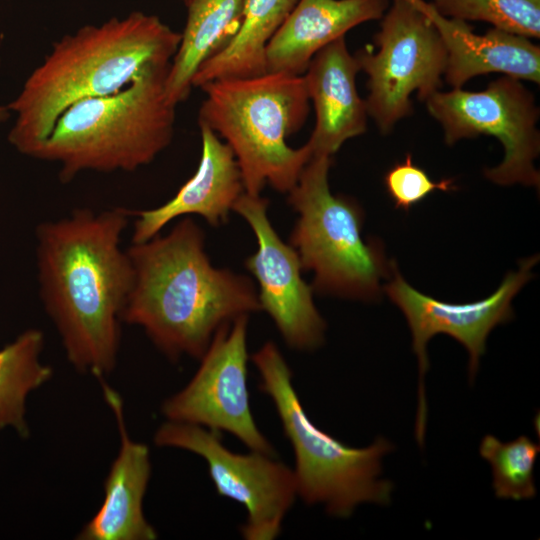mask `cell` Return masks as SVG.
<instances>
[{"label":"cell","instance_id":"obj_21","mask_svg":"<svg viewBox=\"0 0 540 540\" xmlns=\"http://www.w3.org/2000/svg\"><path fill=\"white\" fill-rule=\"evenodd\" d=\"M43 347V333L31 328L0 350V431L11 428L29 436L27 397L52 377V368L40 358Z\"/></svg>","mask_w":540,"mask_h":540},{"label":"cell","instance_id":"obj_5","mask_svg":"<svg viewBox=\"0 0 540 540\" xmlns=\"http://www.w3.org/2000/svg\"><path fill=\"white\" fill-rule=\"evenodd\" d=\"M198 124L226 140L238 163L245 193L260 195L268 183L289 192L312 157L305 143L286 139L305 123L309 96L303 75L266 73L208 82Z\"/></svg>","mask_w":540,"mask_h":540},{"label":"cell","instance_id":"obj_4","mask_svg":"<svg viewBox=\"0 0 540 540\" xmlns=\"http://www.w3.org/2000/svg\"><path fill=\"white\" fill-rule=\"evenodd\" d=\"M170 65L149 64L121 90L70 105L33 158L59 164L62 183L84 171L132 172L151 163L174 135L176 106L165 93Z\"/></svg>","mask_w":540,"mask_h":540},{"label":"cell","instance_id":"obj_23","mask_svg":"<svg viewBox=\"0 0 540 540\" xmlns=\"http://www.w3.org/2000/svg\"><path fill=\"white\" fill-rule=\"evenodd\" d=\"M431 4L447 18L487 22L529 39L540 37V0H432Z\"/></svg>","mask_w":540,"mask_h":540},{"label":"cell","instance_id":"obj_22","mask_svg":"<svg viewBox=\"0 0 540 540\" xmlns=\"http://www.w3.org/2000/svg\"><path fill=\"white\" fill-rule=\"evenodd\" d=\"M539 452V444L525 435L509 442L484 436L479 453L491 466L497 498L520 501L536 496L534 465Z\"/></svg>","mask_w":540,"mask_h":540},{"label":"cell","instance_id":"obj_8","mask_svg":"<svg viewBox=\"0 0 540 540\" xmlns=\"http://www.w3.org/2000/svg\"><path fill=\"white\" fill-rule=\"evenodd\" d=\"M370 45L354 56L367 76L368 117L382 134L413 112L411 95L425 102L442 87L447 52L428 16L409 0H393Z\"/></svg>","mask_w":540,"mask_h":540},{"label":"cell","instance_id":"obj_24","mask_svg":"<svg viewBox=\"0 0 540 540\" xmlns=\"http://www.w3.org/2000/svg\"><path fill=\"white\" fill-rule=\"evenodd\" d=\"M384 185L395 207L405 211L435 191L449 192L457 189L454 179H431L424 169L413 163L411 154H406L404 161L394 164L386 172Z\"/></svg>","mask_w":540,"mask_h":540},{"label":"cell","instance_id":"obj_19","mask_svg":"<svg viewBox=\"0 0 540 540\" xmlns=\"http://www.w3.org/2000/svg\"><path fill=\"white\" fill-rule=\"evenodd\" d=\"M298 0H245L236 33L198 69L193 87L267 73L266 48Z\"/></svg>","mask_w":540,"mask_h":540},{"label":"cell","instance_id":"obj_1","mask_svg":"<svg viewBox=\"0 0 540 540\" xmlns=\"http://www.w3.org/2000/svg\"><path fill=\"white\" fill-rule=\"evenodd\" d=\"M131 211L79 208L36 228L39 295L67 360L100 381L117 362L133 269L121 238Z\"/></svg>","mask_w":540,"mask_h":540},{"label":"cell","instance_id":"obj_14","mask_svg":"<svg viewBox=\"0 0 540 540\" xmlns=\"http://www.w3.org/2000/svg\"><path fill=\"white\" fill-rule=\"evenodd\" d=\"M100 382L117 421L120 448L105 480L102 505L77 539L154 540L158 534L143 512V500L151 475L149 448L130 438L122 399L104 380Z\"/></svg>","mask_w":540,"mask_h":540},{"label":"cell","instance_id":"obj_12","mask_svg":"<svg viewBox=\"0 0 540 540\" xmlns=\"http://www.w3.org/2000/svg\"><path fill=\"white\" fill-rule=\"evenodd\" d=\"M248 317L240 316L215 333L196 373L180 391L164 400L161 412L166 420L226 432L251 451L275 456L250 407Z\"/></svg>","mask_w":540,"mask_h":540},{"label":"cell","instance_id":"obj_13","mask_svg":"<svg viewBox=\"0 0 540 540\" xmlns=\"http://www.w3.org/2000/svg\"><path fill=\"white\" fill-rule=\"evenodd\" d=\"M267 206L260 195L245 192L233 206L257 240V250L245 265L258 283L261 310L270 316L285 343L295 350L312 351L325 340L326 322L314 304L313 287L302 278L297 251L277 234Z\"/></svg>","mask_w":540,"mask_h":540},{"label":"cell","instance_id":"obj_26","mask_svg":"<svg viewBox=\"0 0 540 540\" xmlns=\"http://www.w3.org/2000/svg\"><path fill=\"white\" fill-rule=\"evenodd\" d=\"M185 5L186 7L193 1V0H181Z\"/></svg>","mask_w":540,"mask_h":540},{"label":"cell","instance_id":"obj_16","mask_svg":"<svg viewBox=\"0 0 540 540\" xmlns=\"http://www.w3.org/2000/svg\"><path fill=\"white\" fill-rule=\"evenodd\" d=\"M359 71L343 36L318 51L303 74L316 118L306 142L312 156L332 157L344 142L366 131V104L356 88Z\"/></svg>","mask_w":540,"mask_h":540},{"label":"cell","instance_id":"obj_11","mask_svg":"<svg viewBox=\"0 0 540 540\" xmlns=\"http://www.w3.org/2000/svg\"><path fill=\"white\" fill-rule=\"evenodd\" d=\"M154 443L204 459L217 493L245 508L246 519L240 528L244 539L272 540L279 536L297 497L290 467L264 453L233 452L222 443L220 433L188 423L167 420L156 430Z\"/></svg>","mask_w":540,"mask_h":540},{"label":"cell","instance_id":"obj_25","mask_svg":"<svg viewBox=\"0 0 540 540\" xmlns=\"http://www.w3.org/2000/svg\"><path fill=\"white\" fill-rule=\"evenodd\" d=\"M8 110V107L0 106V121H3L8 117Z\"/></svg>","mask_w":540,"mask_h":540},{"label":"cell","instance_id":"obj_10","mask_svg":"<svg viewBox=\"0 0 540 540\" xmlns=\"http://www.w3.org/2000/svg\"><path fill=\"white\" fill-rule=\"evenodd\" d=\"M538 261L539 255L521 260L518 269L509 271L490 296L469 303L445 302L418 291L392 262L391 278L382 290L403 312L412 334L419 371L415 436L420 447L424 445L427 421L424 378L429 367V340L437 334H446L461 343L469 353L468 373L472 381L485 353L488 335L497 325L512 319V300L534 276L532 268Z\"/></svg>","mask_w":540,"mask_h":540},{"label":"cell","instance_id":"obj_20","mask_svg":"<svg viewBox=\"0 0 540 540\" xmlns=\"http://www.w3.org/2000/svg\"><path fill=\"white\" fill-rule=\"evenodd\" d=\"M245 0H193L165 82L167 100L177 106L192 89L200 66L221 47L230 26L240 20Z\"/></svg>","mask_w":540,"mask_h":540},{"label":"cell","instance_id":"obj_2","mask_svg":"<svg viewBox=\"0 0 540 540\" xmlns=\"http://www.w3.org/2000/svg\"><path fill=\"white\" fill-rule=\"evenodd\" d=\"M126 250L133 280L122 322L141 327L171 360L200 359L222 326L261 310L247 277L212 265L189 217Z\"/></svg>","mask_w":540,"mask_h":540},{"label":"cell","instance_id":"obj_9","mask_svg":"<svg viewBox=\"0 0 540 540\" xmlns=\"http://www.w3.org/2000/svg\"><path fill=\"white\" fill-rule=\"evenodd\" d=\"M521 81L502 75L481 91L439 90L425 104L441 125L447 145L480 135L500 141L503 160L484 170L489 181L538 188L540 174L535 160L540 153V110L533 93Z\"/></svg>","mask_w":540,"mask_h":540},{"label":"cell","instance_id":"obj_17","mask_svg":"<svg viewBox=\"0 0 540 540\" xmlns=\"http://www.w3.org/2000/svg\"><path fill=\"white\" fill-rule=\"evenodd\" d=\"M409 1L428 16L442 38L447 52L444 81L452 88L488 73L540 83V47L529 38L497 28L476 34L466 21L444 17L425 0Z\"/></svg>","mask_w":540,"mask_h":540},{"label":"cell","instance_id":"obj_6","mask_svg":"<svg viewBox=\"0 0 540 540\" xmlns=\"http://www.w3.org/2000/svg\"><path fill=\"white\" fill-rule=\"evenodd\" d=\"M252 361L259 388L271 399L291 444L297 496L338 518L350 517L362 503L388 505L393 483L380 476L382 458L393 444L378 437L367 447H350L318 428L306 414L292 371L272 341L257 350Z\"/></svg>","mask_w":540,"mask_h":540},{"label":"cell","instance_id":"obj_15","mask_svg":"<svg viewBox=\"0 0 540 540\" xmlns=\"http://www.w3.org/2000/svg\"><path fill=\"white\" fill-rule=\"evenodd\" d=\"M201 158L196 172L165 204L138 211L132 243L147 241L172 220L196 214L210 225L226 222L228 214L245 192L241 172L231 148L208 126L199 124Z\"/></svg>","mask_w":540,"mask_h":540},{"label":"cell","instance_id":"obj_18","mask_svg":"<svg viewBox=\"0 0 540 540\" xmlns=\"http://www.w3.org/2000/svg\"><path fill=\"white\" fill-rule=\"evenodd\" d=\"M389 5V0H298L267 45V73L303 75L318 51L354 27L380 20Z\"/></svg>","mask_w":540,"mask_h":540},{"label":"cell","instance_id":"obj_3","mask_svg":"<svg viewBox=\"0 0 540 540\" xmlns=\"http://www.w3.org/2000/svg\"><path fill=\"white\" fill-rule=\"evenodd\" d=\"M180 40L181 33L141 11L63 36L7 106L17 115L9 142L33 157L70 105L121 90L149 64L171 62Z\"/></svg>","mask_w":540,"mask_h":540},{"label":"cell","instance_id":"obj_7","mask_svg":"<svg viewBox=\"0 0 540 540\" xmlns=\"http://www.w3.org/2000/svg\"><path fill=\"white\" fill-rule=\"evenodd\" d=\"M332 157L314 155L303 168L288 202L299 214L290 236L302 269L314 274L313 290L373 301L391 274L377 241H364V213L352 199L333 195L328 181Z\"/></svg>","mask_w":540,"mask_h":540}]
</instances>
